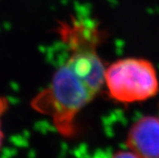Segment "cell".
Wrapping results in <instances>:
<instances>
[{"mask_svg": "<svg viewBox=\"0 0 159 158\" xmlns=\"http://www.w3.org/2000/svg\"><path fill=\"white\" fill-rule=\"evenodd\" d=\"M57 33L69 48V57L49 87L32 100V107L50 116L57 132L69 138L76 133V115L104 85L105 66L97 52L103 33L97 25L74 18L62 22Z\"/></svg>", "mask_w": 159, "mask_h": 158, "instance_id": "cell-1", "label": "cell"}, {"mask_svg": "<svg viewBox=\"0 0 159 158\" xmlns=\"http://www.w3.org/2000/svg\"><path fill=\"white\" fill-rule=\"evenodd\" d=\"M110 96L121 103H135L153 97L159 82L153 64L145 58L128 57L111 63L104 73Z\"/></svg>", "mask_w": 159, "mask_h": 158, "instance_id": "cell-2", "label": "cell"}, {"mask_svg": "<svg viewBox=\"0 0 159 158\" xmlns=\"http://www.w3.org/2000/svg\"><path fill=\"white\" fill-rule=\"evenodd\" d=\"M127 145L139 158H159V118L144 116L131 128Z\"/></svg>", "mask_w": 159, "mask_h": 158, "instance_id": "cell-3", "label": "cell"}, {"mask_svg": "<svg viewBox=\"0 0 159 158\" xmlns=\"http://www.w3.org/2000/svg\"><path fill=\"white\" fill-rule=\"evenodd\" d=\"M9 108V100L4 97V96H0V149L2 147V143L4 140V133L2 131V116L3 114L6 112V111Z\"/></svg>", "mask_w": 159, "mask_h": 158, "instance_id": "cell-4", "label": "cell"}, {"mask_svg": "<svg viewBox=\"0 0 159 158\" xmlns=\"http://www.w3.org/2000/svg\"><path fill=\"white\" fill-rule=\"evenodd\" d=\"M111 158H139V157L133 151H118Z\"/></svg>", "mask_w": 159, "mask_h": 158, "instance_id": "cell-5", "label": "cell"}]
</instances>
